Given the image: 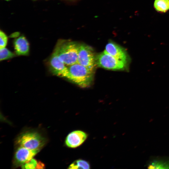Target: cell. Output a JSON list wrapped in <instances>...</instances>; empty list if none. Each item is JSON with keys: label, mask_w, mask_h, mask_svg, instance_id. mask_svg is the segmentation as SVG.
I'll list each match as a JSON object with an SVG mask.
<instances>
[{"label": "cell", "mask_w": 169, "mask_h": 169, "mask_svg": "<svg viewBox=\"0 0 169 169\" xmlns=\"http://www.w3.org/2000/svg\"><path fill=\"white\" fill-rule=\"evenodd\" d=\"M116 59L128 64L129 57L125 49L115 43L110 41L106 45L104 51Z\"/></svg>", "instance_id": "8"}, {"label": "cell", "mask_w": 169, "mask_h": 169, "mask_svg": "<svg viewBox=\"0 0 169 169\" xmlns=\"http://www.w3.org/2000/svg\"><path fill=\"white\" fill-rule=\"evenodd\" d=\"M0 49L5 48L8 42V38L2 31H0Z\"/></svg>", "instance_id": "16"}, {"label": "cell", "mask_w": 169, "mask_h": 169, "mask_svg": "<svg viewBox=\"0 0 169 169\" xmlns=\"http://www.w3.org/2000/svg\"><path fill=\"white\" fill-rule=\"evenodd\" d=\"M146 165L148 168L169 169V157H153L150 159Z\"/></svg>", "instance_id": "11"}, {"label": "cell", "mask_w": 169, "mask_h": 169, "mask_svg": "<svg viewBox=\"0 0 169 169\" xmlns=\"http://www.w3.org/2000/svg\"><path fill=\"white\" fill-rule=\"evenodd\" d=\"M15 56L13 53L6 48L0 49V60L9 59Z\"/></svg>", "instance_id": "14"}, {"label": "cell", "mask_w": 169, "mask_h": 169, "mask_svg": "<svg viewBox=\"0 0 169 169\" xmlns=\"http://www.w3.org/2000/svg\"><path fill=\"white\" fill-rule=\"evenodd\" d=\"M7 0V1H8V0Z\"/></svg>", "instance_id": "18"}, {"label": "cell", "mask_w": 169, "mask_h": 169, "mask_svg": "<svg viewBox=\"0 0 169 169\" xmlns=\"http://www.w3.org/2000/svg\"><path fill=\"white\" fill-rule=\"evenodd\" d=\"M90 166L87 161L81 160H77L72 163L68 167L70 169H90Z\"/></svg>", "instance_id": "13"}, {"label": "cell", "mask_w": 169, "mask_h": 169, "mask_svg": "<svg viewBox=\"0 0 169 169\" xmlns=\"http://www.w3.org/2000/svg\"><path fill=\"white\" fill-rule=\"evenodd\" d=\"M50 70L55 75L67 78L68 74V67L60 59L56 51L54 50L49 61Z\"/></svg>", "instance_id": "6"}, {"label": "cell", "mask_w": 169, "mask_h": 169, "mask_svg": "<svg viewBox=\"0 0 169 169\" xmlns=\"http://www.w3.org/2000/svg\"><path fill=\"white\" fill-rule=\"evenodd\" d=\"M80 44L73 41H60L57 44L55 50L60 59L66 65L77 63Z\"/></svg>", "instance_id": "2"}, {"label": "cell", "mask_w": 169, "mask_h": 169, "mask_svg": "<svg viewBox=\"0 0 169 169\" xmlns=\"http://www.w3.org/2000/svg\"><path fill=\"white\" fill-rule=\"evenodd\" d=\"M40 150V149L31 150L22 146L19 147L15 153L13 161L14 166H21L32 159Z\"/></svg>", "instance_id": "7"}, {"label": "cell", "mask_w": 169, "mask_h": 169, "mask_svg": "<svg viewBox=\"0 0 169 169\" xmlns=\"http://www.w3.org/2000/svg\"><path fill=\"white\" fill-rule=\"evenodd\" d=\"M45 168L44 165L40 161L38 162L36 169H43Z\"/></svg>", "instance_id": "17"}, {"label": "cell", "mask_w": 169, "mask_h": 169, "mask_svg": "<svg viewBox=\"0 0 169 169\" xmlns=\"http://www.w3.org/2000/svg\"><path fill=\"white\" fill-rule=\"evenodd\" d=\"M154 6L157 11L165 13L169 9V0H155Z\"/></svg>", "instance_id": "12"}, {"label": "cell", "mask_w": 169, "mask_h": 169, "mask_svg": "<svg viewBox=\"0 0 169 169\" xmlns=\"http://www.w3.org/2000/svg\"><path fill=\"white\" fill-rule=\"evenodd\" d=\"M38 162L34 159H32L30 161L21 166L23 169H36Z\"/></svg>", "instance_id": "15"}, {"label": "cell", "mask_w": 169, "mask_h": 169, "mask_svg": "<svg viewBox=\"0 0 169 169\" xmlns=\"http://www.w3.org/2000/svg\"><path fill=\"white\" fill-rule=\"evenodd\" d=\"M45 142L44 137L39 133L34 132H27L22 134L17 141L19 146L31 150L40 149Z\"/></svg>", "instance_id": "3"}, {"label": "cell", "mask_w": 169, "mask_h": 169, "mask_svg": "<svg viewBox=\"0 0 169 169\" xmlns=\"http://www.w3.org/2000/svg\"><path fill=\"white\" fill-rule=\"evenodd\" d=\"M87 137V134L83 131L79 130L73 131L67 136L65 141L66 145L70 148H76L82 144Z\"/></svg>", "instance_id": "9"}, {"label": "cell", "mask_w": 169, "mask_h": 169, "mask_svg": "<svg viewBox=\"0 0 169 169\" xmlns=\"http://www.w3.org/2000/svg\"><path fill=\"white\" fill-rule=\"evenodd\" d=\"M95 58L93 49L90 46L84 44H80L77 63L94 69L96 64Z\"/></svg>", "instance_id": "5"}, {"label": "cell", "mask_w": 169, "mask_h": 169, "mask_svg": "<svg viewBox=\"0 0 169 169\" xmlns=\"http://www.w3.org/2000/svg\"><path fill=\"white\" fill-rule=\"evenodd\" d=\"M67 78L83 88L90 86L92 82L94 69L76 63L68 67Z\"/></svg>", "instance_id": "1"}, {"label": "cell", "mask_w": 169, "mask_h": 169, "mask_svg": "<svg viewBox=\"0 0 169 169\" xmlns=\"http://www.w3.org/2000/svg\"><path fill=\"white\" fill-rule=\"evenodd\" d=\"M16 54L18 55H27L29 52V43L26 38L21 36L15 39L14 43Z\"/></svg>", "instance_id": "10"}, {"label": "cell", "mask_w": 169, "mask_h": 169, "mask_svg": "<svg viewBox=\"0 0 169 169\" xmlns=\"http://www.w3.org/2000/svg\"><path fill=\"white\" fill-rule=\"evenodd\" d=\"M96 64L98 66L110 70L125 69L128 64L119 60L104 51L95 58Z\"/></svg>", "instance_id": "4"}]
</instances>
